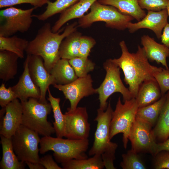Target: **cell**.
Listing matches in <instances>:
<instances>
[{"mask_svg": "<svg viewBox=\"0 0 169 169\" xmlns=\"http://www.w3.org/2000/svg\"><path fill=\"white\" fill-rule=\"evenodd\" d=\"M119 45L120 56L111 60L122 69L124 81L129 85L133 98H136L141 85L145 81L155 79L154 74L162 68L150 64L143 47L139 45L136 53H131L125 41H120Z\"/></svg>", "mask_w": 169, "mask_h": 169, "instance_id": "1", "label": "cell"}, {"mask_svg": "<svg viewBox=\"0 0 169 169\" xmlns=\"http://www.w3.org/2000/svg\"><path fill=\"white\" fill-rule=\"evenodd\" d=\"M78 27V22H73L67 26L63 32L60 33L62 29L54 33L50 24L46 23L38 29L35 38L29 41L25 52L27 55L41 57L45 68L50 73L53 67L61 59L59 51L62 41L77 30Z\"/></svg>", "mask_w": 169, "mask_h": 169, "instance_id": "2", "label": "cell"}, {"mask_svg": "<svg viewBox=\"0 0 169 169\" xmlns=\"http://www.w3.org/2000/svg\"><path fill=\"white\" fill-rule=\"evenodd\" d=\"M113 110L110 101L105 110L100 108L97 110V116L94 120L97 125L94 140L89 151L90 156L100 155L105 167L107 169H115L114 164L117 144L111 142L110 138V127Z\"/></svg>", "mask_w": 169, "mask_h": 169, "instance_id": "3", "label": "cell"}, {"mask_svg": "<svg viewBox=\"0 0 169 169\" xmlns=\"http://www.w3.org/2000/svg\"><path fill=\"white\" fill-rule=\"evenodd\" d=\"M39 144L40 153L44 154L49 151H53L54 159L59 163L73 159L88 158L85 152L89 144L88 139H64L46 136L41 139Z\"/></svg>", "mask_w": 169, "mask_h": 169, "instance_id": "4", "label": "cell"}, {"mask_svg": "<svg viewBox=\"0 0 169 169\" xmlns=\"http://www.w3.org/2000/svg\"><path fill=\"white\" fill-rule=\"evenodd\" d=\"M21 102L23 106L22 125L43 136L55 133L54 126L47 120L52 110L50 103H43L33 98Z\"/></svg>", "mask_w": 169, "mask_h": 169, "instance_id": "5", "label": "cell"}, {"mask_svg": "<svg viewBox=\"0 0 169 169\" xmlns=\"http://www.w3.org/2000/svg\"><path fill=\"white\" fill-rule=\"evenodd\" d=\"M88 13L79 18L78 27L86 28L94 23L103 22L107 28L123 30L127 28L128 24L134 19L122 13L115 7L102 4L98 0L93 3Z\"/></svg>", "mask_w": 169, "mask_h": 169, "instance_id": "6", "label": "cell"}, {"mask_svg": "<svg viewBox=\"0 0 169 169\" xmlns=\"http://www.w3.org/2000/svg\"><path fill=\"white\" fill-rule=\"evenodd\" d=\"M138 107L136 98L125 100L122 103L120 97L112 113L110 123V139L111 140L118 134H123L122 141L125 149L127 147L129 133Z\"/></svg>", "mask_w": 169, "mask_h": 169, "instance_id": "7", "label": "cell"}, {"mask_svg": "<svg viewBox=\"0 0 169 169\" xmlns=\"http://www.w3.org/2000/svg\"><path fill=\"white\" fill-rule=\"evenodd\" d=\"M103 67L106 72L105 76L101 85L96 89L99 95V108L105 110L108 105L107 102L108 98L115 93H120L124 102L133 98L129 89L125 86L121 80L120 68L111 59H108L104 62Z\"/></svg>", "mask_w": 169, "mask_h": 169, "instance_id": "8", "label": "cell"}, {"mask_svg": "<svg viewBox=\"0 0 169 169\" xmlns=\"http://www.w3.org/2000/svg\"><path fill=\"white\" fill-rule=\"evenodd\" d=\"M39 134L21 125L11 137L13 150L23 162H39Z\"/></svg>", "mask_w": 169, "mask_h": 169, "instance_id": "9", "label": "cell"}, {"mask_svg": "<svg viewBox=\"0 0 169 169\" xmlns=\"http://www.w3.org/2000/svg\"><path fill=\"white\" fill-rule=\"evenodd\" d=\"M34 7L26 10L9 7L0 11V36L8 37L27 31L32 24Z\"/></svg>", "mask_w": 169, "mask_h": 169, "instance_id": "10", "label": "cell"}, {"mask_svg": "<svg viewBox=\"0 0 169 169\" xmlns=\"http://www.w3.org/2000/svg\"><path fill=\"white\" fill-rule=\"evenodd\" d=\"M152 126L136 116L129 136L131 149L137 153H146L154 157L157 152L158 143Z\"/></svg>", "mask_w": 169, "mask_h": 169, "instance_id": "11", "label": "cell"}, {"mask_svg": "<svg viewBox=\"0 0 169 169\" xmlns=\"http://www.w3.org/2000/svg\"><path fill=\"white\" fill-rule=\"evenodd\" d=\"M65 127L64 137L74 140L88 139L90 131L88 115L85 107H77L64 114Z\"/></svg>", "mask_w": 169, "mask_h": 169, "instance_id": "12", "label": "cell"}, {"mask_svg": "<svg viewBox=\"0 0 169 169\" xmlns=\"http://www.w3.org/2000/svg\"><path fill=\"white\" fill-rule=\"evenodd\" d=\"M93 80L88 74L83 77H78L69 84L61 85L55 84L53 86L63 93L65 98L70 104L68 111L74 110L80 101L84 97L97 93L96 89L93 87Z\"/></svg>", "mask_w": 169, "mask_h": 169, "instance_id": "13", "label": "cell"}, {"mask_svg": "<svg viewBox=\"0 0 169 169\" xmlns=\"http://www.w3.org/2000/svg\"><path fill=\"white\" fill-rule=\"evenodd\" d=\"M27 55L30 75L34 83L40 90L41 96L38 100L43 103H48L46 93L49 86L55 84L54 79L45 68L41 57L35 55Z\"/></svg>", "mask_w": 169, "mask_h": 169, "instance_id": "14", "label": "cell"}, {"mask_svg": "<svg viewBox=\"0 0 169 169\" xmlns=\"http://www.w3.org/2000/svg\"><path fill=\"white\" fill-rule=\"evenodd\" d=\"M4 115H0V134L11 138L21 125L23 115L22 103L16 98L5 107Z\"/></svg>", "mask_w": 169, "mask_h": 169, "instance_id": "15", "label": "cell"}, {"mask_svg": "<svg viewBox=\"0 0 169 169\" xmlns=\"http://www.w3.org/2000/svg\"><path fill=\"white\" fill-rule=\"evenodd\" d=\"M168 16L166 8L159 11H149L141 21L136 23L130 22L127 28L131 33L141 28L148 29L152 31L159 39L163 29L168 23Z\"/></svg>", "mask_w": 169, "mask_h": 169, "instance_id": "16", "label": "cell"}, {"mask_svg": "<svg viewBox=\"0 0 169 169\" xmlns=\"http://www.w3.org/2000/svg\"><path fill=\"white\" fill-rule=\"evenodd\" d=\"M23 71L18 82L10 87V88L21 102L27 101L30 98L39 100L41 96L40 90L34 83L30 75L27 55L23 64Z\"/></svg>", "mask_w": 169, "mask_h": 169, "instance_id": "17", "label": "cell"}, {"mask_svg": "<svg viewBox=\"0 0 169 169\" xmlns=\"http://www.w3.org/2000/svg\"><path fill=\"white\" fill-rule=\"evenodd\" d=\"M141 42L148 60L161 64L165 69H169L166 62V58L169 57V48L163 44L158 43L148 35L142 36Z\"/></svg>", "mask_w": 169, "mask_h": 169, "instance_id": "18", "label": "cell"}, {"mask_svg": "<svg viewBox=\"0 0 169 169\" xmlns=\"http://www.w3.org/2000/svg\"><path fill=\"white\" fill-rule=\"evenodd\" d=\"M98 0H79L76 3L61 13L58 19L52 27L54 33L58 32L67 22L74 19L80 18Z\"/></svg>", "mask_w": 169, "mask_h": 169, "instance_id": "19", "label": "cell"}, {"mask_svg": "<svg viewBox=\"0 0 169 169\" xmlns=\"http://www.w3.org/2000/svg\"><path fill=\"white\" fill-rule=\"evenodd\" d=\"M161 96L160 87L155 79L145 81L141 85L136 99L139 107L151 104Z\"/></svg>", "mask_w": 169, "mask_h": 169, "instance_id": "20", "label": "cell"}, {"mask_svg": "<svg viewBox=\"0 0 169 169\" xmlns=\"http://www.w3.org/2000/svg\"><path fill=\"white\" fill-rule=\"evenodd\" d=\"M100 3L113 6L122 13L130 15L138 22L146 15L145 11L140 7L138 0H98Z\"/></svg>", "mask_w": 169, "mask_h": 169, "instance_id": "21", "label": "cell"}, {"mask_svg": "<svg viewBox=\"0 0 169 169\" xmlns=\"http://www.w3.org/2000/svg\"><path fill=\"white\" fill-rule=\"evenodd\" d=\"M3 151L0 162L1 169H23L25 162L19 160L13 150L11 138L0 135Z\"/></svg>", "mask_w": 169, "mask_h": 169, "instance_id": "22", "label": "cell"}, {"mask_svg": "<svg viewBox=\"0 0 169 169\" xmlns=\"http://www.w3.org/2000/svg\"><path fill=\"white\" fill-rule=\"evenodd\" d=\"M50 73L55 84H69L78 78L69 60L65 59H60L51 69Z\"/></svg>", "mask_w": 169, "mask_h": 169, "instance_id": "23", "label": "cell"}, {"mask_svg": "<svg viewBox=\"0 0 169 169\" xmlns=\"http://www.w3.org/2000/svg\"><path fill=\"white\" fill-rule=\"evenodd\" d=\"M16 54L7 50L0 51V78L3 81L13 79L17 74L18 60Z\"/></svg>", "mask_w": 169, "mask_h": 169, "instance_id": "24", "label": "cell"}, {"mask_svg": "<svg viewBox=\"0 0 169 169\" xmlns=\"http://www.w3.org/2000/svg\"><path fill=\"white\" fill-rule=\"evenodd\" d=\"M82 35L80 32L76 30L63 40L59 51L61 58L69 60L79 57L80 39Z\"/></svg>", "mask_w": 169, "mask_h": 169, "instance_id": "25", "label": "cell"}, {"mask_svg": "<svg viewBox=\"0 0 169 169\" xmlns=\"http://www.w3.org/2000/svg\"><path fill=\"white\" fill-rule=\"evenodd\" d=\"M153 129L156 140L160 142H164L169 137V90L166 93V100Z\"/></svg>", "mask_w": 169, "mask_h": 169, "instance_id": "26", "label": "cell"}, {"mask_svg": "<svg viewBox=\"0 0 169 169\" xmlns=\"http://www.w3.org/2000/svg\"><path fill=\"white\" fill-rule=\"evenodd\" d=\"M166 98V93L157 101L150 105L139 107L136 117L150 124L152 127L156 124Z\"/></svg>", "mask_w": 169, "mask_h": 169, "instance_id": "27", "label": "cell"}, {"mask_svg": "<svg viewBox=\"0 0 169 169\" xmlns=\"http://www.w3.org/2000/svg\"><path fill=\"white\" fill-rule=\"evenodd\" d=\"M64 169H102L105 167L101 156L95 154L90 158L73 159L61 163Z\"/></svg>", "mask_w": 169, "mask_h": 169, "instance_id": "28", "label": "cell"}, {"mask_svg": "<svg viewBox=\"0 0 169 169\" xmlns=\"http://www.w3.org/2000/svg\"><path fill=\"white\" fill-rule=\"evenodd\" d=\"M28 42L16 35L8 37L0 36V51H9L17 54L19 58H23Z\"/></svg>", "mask_w": 169, "mask_h": 169, "instance_id": "29", "label": "cell"}, {"mask_svg": "<svg viewBox=\"0 0 169 169\" xmlns=\"http://www.w3.org/2000/svg\"><path fill=\"white\" fill-rule=\"evenodd\" d=\"M48 100L50 103L53 112L54 121L53 126L57 137L63 138L64 136L65 119L64 114L61 110L59 105L60 99L55 98L52 95L49 88L48 89Z\"/></svg>", "mask_w": 169, "mask_h": 169, "instance_id": "30", "label": "cell"}, {"mask_svg": "<svg viewBox=\"0 0 169 169\" xmlns=\"http://www.w3.org/2000/svg\"><path fill=\"white\" fill-rule=\"evenodd\" d=\"M79 0H56L54 2L49 1L44 12L38 15L33 14L35 17L40 21H45L49 18L58 13H61L72 6Z\"/></svg>", "mask_w": 169, "mask_h": 169, "instance_id": "31", "label": "cell"}, {"mask_svg": "<svg viewBox=\"0 0 169 169\" xmlns=\"http://www.w3.org/2000/svg\"><path fill=\"white\" fill-rule=\"evenodd\" d=\"M70 64L73 68L78 77H83L93 71L95 64L87 58L77 57L69 60Z\"/></svg>", "mask_w": 169, "mask_h": 169, "instance_id": "32", "label": "cell"}, {"mask_svg": "<svg viewBox=\"0 0 169 169\" xmlns=\"http://www.w3.org/2000/svg\"><path fill=\"white\" fill-rule=\"evenodd\" d=\"M120 165L123 169H146V167L138 153L132 149L122 155Z\"/></svg>", "mask_w": 169, "mask_h": 169, "instance_id": "33", "label": "cell"}, {"mask_svg": "<svg viewBox=\"0 0 169 169\" xmlns=\"http://www.w3.org/2000/svg\"><path fill=\"white\" fill-rule=\"evenodd\" d=\"M169 0H138L139 4L143 9L159 11L166 9Z\"/></svg>", "mask_w": 169, "mask_h": 169, "instance_id": "34", "label": "cell"}, {"mask_svg": "<svg viewBox=\"0 0 169 169\" xmlns=\"http://www.w3.org/2000/svg\"><path fill=\"white\" fill-rule=\"evenodd\" d=\"M160 87L162 96L169 90V69L162 68L154 74Z\"/></svg>", "mask_w": 169, "mask_h": 169, "instance_id": "35", "label": "cell"}, {"mask_svg": "<svg viewBox=\"0 0 169 169\" xmlns=\"http://www.w3.org/2000/svg\"><path fill=\"white\" fill-rule=\"evenodd\" d=\"M96 43V41L92 37L82 35L80 39L79 57L85 58H88L91 49Z\"/></svg>", "mask_w": 169, "mask_h": 169, "instance_id": "36", "label": "cell"}, {"mask_svg": "<svg viewBox=\"0 0 169 169\" xmlns=\"http://www.w3.org/2000/svg\"><path fill=\"white\" fill-rule=\"evenodd\" d=\"M49 0H0V8H2L23 3H28L36 9L47 4Z\"/></svg>", "mask_w": 169, "mask_h": 169, "instance_id": "37", "label": "cell"}, {"mask_svg": "<svg viewBox=\"0 0 169 169\" xmlns=\"http://www.w3.org/2000/svg\"><path fill=\"white\" fill-rule=\"evenodd\" d=\"M153 167L155 169H169V150H163L154 156Z\"/></svg>", "mask_w": 169, "mask_h": 169, "instance_id": "38", "label": "cell"}, {"mask_svg": "<svg viewBox=\"0 0 169 169\" xmlns=\"http://www.w3.org/2000/svg\"><path fill=\"white\" fill-rule=\"evenodd\" d=\"M16 98H17V96L10 87L6 88L5 84L2 83L0 87V105L2 108H5Z\"/></svg>", "mask_w": 169, "mask_h": 169, "instance_id": "39", "label": "cell"}, {"mask_svg": "<svg viewBox=\"0 0 169 169\" xmlns=\"http://www.w3.org/2000/svg\"><path fill=\"white\" fill-rule=\"evenodd\" d=\"M39 162L46 169H62L54 160L52 156L48 154L40 158Z\"/></svg>", "mask_w": 169, "mask_h": 169, "instance_id": "40", "label": "cell"}, {"mask_svg": "<svg viewBox=\"0 0 169 169\" xmlns=\"http://www.w3.org/2000/svg\"><path fill=\"white\" fill-rule=\"evenodd\" d=\"M161 39V42L169 48V23H168L163 29Z\"/></svg>", "mask_w": 169, "mask_h": 169, "instance_id": "41", "label": "cell"}, {"mask_svg": "<svg viewBox=\"0 0 169 169\" xmlns=\"http://www.w3.org/2000/svg\"><path fill=\"white\" fill-rule=\"evenodd\" d=\"M163 150H169V137L164 142L158 143L157 152Z\"/></svg>", "mask_w": 169, "mask_h": 169, "instance_id": "42", "label": "cell"}, {"mask_svg": "<svg viewBox=\"0 0 169 169\" xmlns=\"http://www.w3.org/2000/svg\"><path fill=\"white\" fill-rule=\"evenodd\" d=\"M30 169H45L44 167L40 162H32L30 161L25 162Z\"/></svg>", "mask_w": 169, "mask_h": 169, "instance_id": "43", "label": "cell"}, {"mask_svg": "<svg viewBox=\"0 0 169 169\" xmlns=\"http://www.w3.org/2000/svg\"><path fill=\"white\" fill-rule=\"evenodd\" d=\"M166 9L167 10V13H168V16H169V2H168L167 5V6H166Z\"/></svg>", "mask_w": 169, "mask_h": 169, "instance_id": "44", "label": "cell"}]
</instances>
